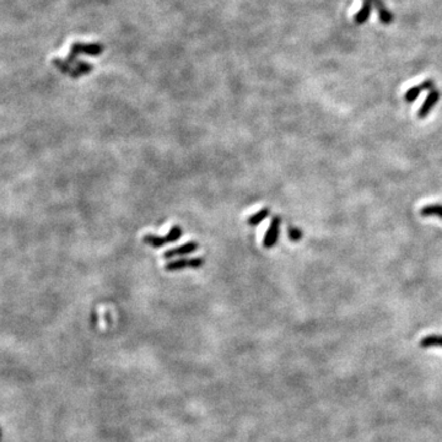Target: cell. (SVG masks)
<instances>
[{"label": "cell", "mask_w": 442, "mask_h": 442, "mask_svg": "<svg viewBox=\"0 0 442 442\" xmlns=\"http://www.w3.org/2000/svg\"><path fill=\"white\" fill-rule=\"evenodd\" d=\"M104 50L105 47L100 43H80V42H76V43L71 45L70 53L68 54L65 61L69 63L70 65L75 64L78 62L76 59H78L79 54H87V56L96 57L104 53Z\"/></svg>", "instance_id": "obj_1"}, {"label": "cell", "mask_w": 442, "mask_h": 442, "mask_svg": "<svg viewBox=\"0 0 442 442\" xmlns=\"http://www.w3.org/2000/svg\"><path fill=\"white\" fill-rule=\"evenodd\" d=\"M182 233H183V231H182L181 227H179L178 225H175V226L170 230V232H168L167 235H165L164 237H160V236H156V235H151V233H149V235H145L144 242L146 244H150L153 248H160L166 243L177 242L182 237Z\"/></svg>", "instance_id": "obj_2"}, {"label": "cell", "mask_w": 442, "mask_h": 442, "mask_svg": "<svg viewBox=\"0 0 442 442\" xmlns=\"http://www.w3.org/2000/svg\"><path fill=\"white\" fill-rule=\"evenodd\" d=\"M280 226H281V219L279 216H274L272 222H270L269 227H268L267 232H265L263 246L264 248H272L274 247L279 239L280 235Z\"/></svg>", "instance_id": "obj_3"}, {"label": "cell", "mask_w": 442, "mask_h": 442, "mask_svg": "<svg viewBox=\"0 0 442 442\" xmlns=\"http://www.w3.org/2000/svg\"><path fill=\"white\" fill-rule=\"evenodd\" d=\"M440 97H441V93L438 90L433 88V90L430 91L429 95L426 96V99H425L423 105H421V107L419 108V111H418L419 118L420 119L426 118V117L429 116V113L433 110V107H435L436 105H437V102L440 101Z\"/></svg>", "instance_id": "obj_4"}, {"label": "cell", "mask_w": 442, "mask_h": 442, "mask_svg": "<svg viewBox=\"0 0 442 442\" xmlns=\"http://www.w3.org/2000/svg\"><path fill=\"white\" fill-rule=\"evenodd\" d=\"M433 87H435V81H433V80L431 79L425 80V81L421 82V84L410 87L409 90L404 93V101L408 102V104H413V102L420 96L421 92H424V91H427V90L431 91L433 90Z\"/></svg>", "instance_id": "obj_5"}, {"label": "cell", "mask_w": 442, "mask_h": 442, "mask_svg": "<svg viewBox=\"0 0 442 442\" xmlns=\"http://www.w3.org/2000/svg\"><path fill=\"white\" fill-rule=\"evenodd\" d=\"M204 263L203 258H190V259H178V261L170 262L166 264L165 269L168 272H176V270L184 269V268H201Z\"/></svg>", "instance_id": "obj_6"}, {"label": "cell", "mask_w": 442, "mask_h": 442, "mask_svg": "<svg viewBox=\"0 0 442 442\" xmlns=\"http://www.w3.org/2000/svg\"><path fill=\"white\" fill-rule=\"evenodd\" d=\"M198 248H199V244L197 243V242H193V241L187 242V243L182 244V246L166 251V252L164 253V257L165 258H172V257H176V256L190 255V253L195 252Z\"/></svg>", "instance_id": "obj_7"}, {"label": "cell", "mask_w": 442, "mask_h": 442, "mask_svg": "<svg viewBox=\"0 0 442 442\" xmlns=\"http://www.w3.org/2000/svg\"><path fill=\"white\" fill-rule=\"evenodd\" d=\"M372 2H373V7H375L376 10H377L378 19H380L381 24L383 25L392 24L393 19H395V15H393L392 11L388 10V8L386 7L383 0H372Z\"/></svg>", "instance_id": "obj_8"}, {"label": "cell", "mask_w": 442, "mask_h": 442, "mask_svg": "<svg viewBox=\"0 0 442 442\" xmlns=\"http://www.w3.org/2000/svg\"><path fill=\"white\" fill-rule=\"evenodd\" d=\"M52 64L57 68V69L61 71V73L65 74V75H69L70 78L78 79V78H80V76H81V74H80L79 71L75 69V68L71 67L69 63L65 61V59H62V58H58V57H56V58L52 59Z\"/></svg>", "instance_id": "obj_9"}, {"label": "cell", "mask_w": 442, "mask_h": 442, "mask_svg": "<svg viewBox=\"0 0 442 442\" xmlns=\"http://www.w3.org/2000/svg\"><path fill=\"white\" fill-rule=\"evenodd\" d=\"M373 8V2L372 0H363V5H361L360 10L355 14L354 16V22L356 25H364L365 22H367L370 15H371V11Z\"/></svg>", "instance_id": "obj_10"}, {"label": "cell", "mask_w": 442, "mask_h": 442, "mask_svg": "<svg viewBox=\"0 0 442 442\" xmlns=\"http://www.w3.org/2000/svg\"><path fill=\"white\" fill-rule=\"evenodd\" d=\"M420 214L423 216H437L442 220V204H427L421 208Z\"/></svg>", "instance_id": "obj_11"}, {"label": "cell", "mask_w": 442, "mask_h": 442, "mask_svg": "<svg viewBox=\"0 0 442 442\" xmlns=\"http://www.w3.org/2000/svg\"><path fill=\"white\" fill-rule=\"evenodd\" d=\"M269 214H270L269 208H263V209L259 210L258 213L253 214V215H251L250 218H248L247 220L248 225H251V226H257V225L261 224L264 219H267L268 216H269Z\"/></svg>", "instance_id": "obj_12"}, {"label": "cell", "mask_w": 442, "mask_h": 442, "mask_svg": "<svg viewBox=\"0 0 442 442\" xmlns=\"http://www.w3.org/2000/svg\"><path fill=\"white\" fill-rule=\"evenodd\" d=\"M421 348H442V335H427L420 340Z\"/></svg>", "instance_id": "obj_13"}, {"label": "cell", "mask_w": 442, "mask_h": 442, "mask_svg": "<svg viewBox=\"0 0 442 442\" xmlns=\"http://www.w3.org/2000/svg\"><path fill=\"white\" fill-rule=\"evenodd\" d=\"M75 69L79 71L81 75H85V74L91 73V71L93 70V65L91 64V63H86V62H82V61H78L75 63Z\"/></svg>", "instance_id": "obj_14"}, {"label": "cell", "mask_w": 442, "mask_h": 442, "mask_svg": "<svg viewBox=\"0 0 442 442\" xmlns=\"http://www.w3.org/2000/svg\"><path fill=\"white\" fill-rule=\"evenodd\" d=\"M287 235H289V238L291 239L292 242H298L302 238L301 231L299 230L298 227H293V226H290L289 229H287Z\"/></svg>", "instance_id": "obj_15"}]
</instances>
